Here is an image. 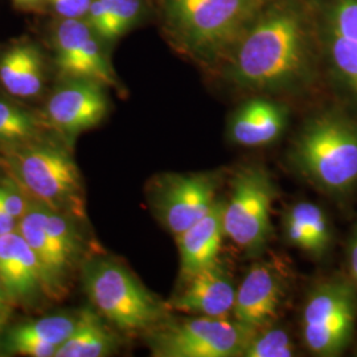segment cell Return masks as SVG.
I'll return each mask as SVG.
<instances>
[{
	"label": "cell",
	"mask_w": 357,
	"mask_h": 357,
	"mask_svg": "<svg viewBox=\"0 0 357 357\" xmlns=\"http://www.w3.org/2000/svg\"><path fill=\"white\" fill-rule=\"evenodd\" d=\"M230 53L231 77L240 85L258 90L291 86L310 69L307 19L287 3L264 8Z\"/></svg>",
	"instance_id": "1"
},
{
	"label": "cell",
	"mask_w": 357,
	"mask_h": 357,
	"mask_svg": "<svg viewBox=\"0 0 357 357\" xmlns=\"http://www.w3.org/2000/svg\"><path fill=\"white\" fill-rule=\"evenodd\" d=\"M264 8L265 0H166L181 47L206 60L230 53Z\"/></svg>",
	"instance_id": "2"
},
{
	"label": "cell",
	"mask_w": 357,
	"mask_h": 357,
	"mask_svg": "<svg viewBox=\"0 0 357 357\" xmlns=\"http://www.w3.org/2000/svg\"><path fill=\"white\" fill-rule=\"evenodd\" d=\"M3 167L38 204L72 216H85V195L75 160L48 144L23 143L3 153Z\"/></svg>",
	"instance_id": "3"
},
{
	"label": "cell",
	"mask_w": 357,
	"mask_h": 357,
	"mask_svg": "<svg viewBox=\"0 0 357 357\" xmlns=\"http://www.w3.org/2000/svg\"><path fill=\"white\" fill-rule=\"evenodd\" d=\"M293 162L321 190L349 191L357 183L356 123L332 113L314 118L296 139Z\"/></svg>",
	"instance_id": "4"
},
{
	"label": "cell",
	"mask_w": 357,
	"mask_h": 357,
	"mask_svg": "<svg viewBox=\"0 0 357 357\" xmlns=\"http://www.w3.org/2000/svg\"><path fill=\"white\" fill-rule=\"evenodd\" d=\"M91 303L123 331H141L163 318L165 308L128 268L113 261H97L85 274Z\"/></svg>",
	"instance_id": "5"
},
{
	"label": "cell",
	"mask_w": 357,
	"mask_h": 357,
	"mask_svg": "<svg viewBox=\"0 0 357 357\" xmlns=\"http://www.w3.org/2000/svg\"><path fill=\"white\" fill-rule=\"evenodd\" d=\"M356 318L355 286L342 280L320 283L303 308L305 344L317 356L342 355L354 335Z\"/></svg>",
	"instance_id": "6"
},
{
	"label": "cell",
	"mask_w": 357,
	"mask_h": 357,
	"mask_svg": "<svg viewBox=\"0 0 357 357\" xmlns=\"http://www.w3.org/2000/svg\"><path fill=\"white\" fill-rule=\"evenodd\" d=\"M274 196L273 181L259 167H246L233 180L229 200L224 204V233L248 255H257L268 245Z\"/></svg>",
	"instance_id": "7"
},
{
	"label": "cell",
	"mask_w": 357,
	"mask_h": 357,
	"mask_svg": "<svg viewBox=\"0 0 357 357\" xmlns=\"http://www.w3.org/2000/svg\"><path fill=\"white\" fill-rule=\"evenodd\" d=\"M255 332L237 320L199 317L158 332L151 349L158 357L243 356Z\"/></svg>",
	"instance_id": "8"
},
{
	"label": "cell",
	"mask_w": 357,
	"mask_h": 357,
	"mask_svg": "<svg viewBox=\"0 0 357 357\" xmlns=\"http://www.w3.org/2000/svg\"><path fill=\"white\" fill-rule=\"evenodd\" d=\"M216 183L208 175H187L168 178L159 199V215L165 225L178 237L212 209Z\"/></svg>",
	"instance_id": "9"
},
{
	"label": "cell",
	"mask_w": 357,
	"mask_h": 357,
	"mask_svg": "<svg viewBox=\"0 0 357 357\" xmlns=\"http://www.w3.org/2000/svg\"><path fill=\"white\" fill-rule=\"evenodd\" d=\"M102 86L91 79L77 78L57 90L47 105L50 122L69 137L97 126L107 113Z\"/></svg>",
	"instance_id": "10"
},
{
	"label": "cell",
	"mask_w": 357,
	"mask_h": 357,
	"mask_svg": "<svg viewBox=\"0 0 357 357\" xmlns=\"http://www.w3.org/2000/svg\"><path fill=\"white\" fill-rule=\"evenodd\" d=\"M283 296L284 281L277 268L255 265L237 287L233 317L255 331L265 328L277 317Z\"/></svg>",
	"instance_id": "11"
},
{
	"label": "cell",
	"mask_w": 357,
	"mask_h": 357,
	"mask_svg": "<svg viewBox=\"0 0 357 357\" xmlns=\"http://www.w3.org/2000/svg\"><path fill=\"white\" fill-rule=\"evenodd\" d=\"M183 283L184 287L171 302L174 310L217 319L229 318L237 289L218 261L183 280Z\"/></svg>",
	"instance_id": "12"
},
{
	"label": "cell",
	"mask_w": 357,
	"mask_h": 357,
	"mask_svg": "<svg viewBox=\"0 0 357 357\" xmlns=\"http://www.w3.org/2000/svg\"><path fill=\"white\" fill-rule=\"evenodd\" d=\"M0 281L8 301L29 302L38 294L50 295L38 257L19 230L0 236Z\"/></svg>",
	"instance_id": "13"
},
{
	"label": "cell",
	"mask_w": 357,
	"mask_h": 357,
	"mask_svg": "<svg viewBox=\"0 0 357 357\" xmlns=\"http://www.w3.org/2000/svg\"><path fill=\"white\" fill-rule=\"evenodd\" d=\"M224 204L216 202L202 220L176 237L180 253L181 281L218 259L224 233Z\"/></svg>",
	"instance_id": "14"
},
{
	"label": "cell",
	"mask_w": 357,
	"mask_h": 357,
	"mask_svg": "<svg viewBox=\"0 0 357 357\" xmlns=\"http://www.w3.org/2000/svg\"><path fill=\"white\" fill-rule=\"evenodd\" d=\"M19 233L31 246L44 270L50 296H59L64 290V281L75 264V258L54 241L44 224V206H31L20 220Z\"/></svg>",
	"instance_id": "15"
},
{
	"label": "cell",
	"mask_w": 357,
	"mask_h": 357,
	"mask_svg": "<svg viewBox=\"0 0 357 357\" xmlns=\"http://www.w3.org/2000/svg\"><path fill=\"white\" fill-rule=\"evenodd\" d=\"M287 121L286 109L266 100H252L234 114L230 125L231 139L243 146H264L275 141Z\"/></svg>",
	"instance_id": "16"
},
{
	"label": "cell",
	"mask_w": 357,
	"mask_h": 357,
	"mask_svg": "<svg viewBox=\"0 0 357 357\" xmlns=\"http://www.w3.org/2000/svg\"><path fill=\"white\" fill-rule=\"evenodd\" d=\"M284 230L294 246L314 255H323L331 241L327 218L312 203L294 205L286 216Z\"/></svg>",
	"instance_id": "17"
},
{
	"label": "cell",
	"mask_w": 357,
	"mask_h": 357,
	"mask_svg": "<svg viewBox=\"0 0 357 357\" xmlns=\"http://www.w3.org/2000/svg\"><path fill=\"white\" fill-rule=\"evenodd\" d=\"M115 339L91 311H82L73 333L57 348L56 357H101L114 349Z\"/></svg>",
	"instance_id": "18"
},
{
	"label": "cell",
	"mask_w": 357,
	"mask_h": 357,
	"mask_svg": "<svg viewBox=\"0 0 357 357\" xmlns=\"http://www.w3.org/2000/svg\"><path fill=\"white\" fill-rule=\"evenodd\" d=\"M76 321L66 315H53L19 324L8 332L7 344L13 352L28 344H50L59 348L75 331Z\"/></svg>",
	"instance_id": "19"
},
{
	"label": "cell",
	"mask_w": 357,
	"mask_h": 357,
	"mask_svg": "<svg viewBox=\"0 0 357 357\" xmlns=\"http://www.w3.org/2000/svg\"><path fill=\"white\" fill-rule=\"evenodd\" d=\"M89 38V26L78 19H66L59 26L56 31V53L61 75H70L84 44Z\"/></svg>",
	"instance_id": "20"
},
{
	"label": "cell",
	"mask_w": 357,
	"mask_h": 357,
	"mask_svg": "<svg viewBox=\"0 0 357 357\" xmlns=\"http://www.w3.org/2000/svg\"><path fill=\"white\" fill-rule=\"evenodd\" d=\"M324 44L333 69L357 94V41L344 38L323 26Z\"/></svg>",
	"instance_id": "21"
},
{
	"label": "cell",
	"mask_w": 357,
	"mask_h": 357,
	"mask_svg": "<svg viewBox=\"0 0 357 357\" xmlns=\"http://www.w3.org/2000/svg\"><path fill=\"white\" fill-rule=\"evenodd\" d=\"M36 118L11 103L0 101V142L7 146L28 143L36 137Z\"/></svg>",
	"instance_id": "22"
},
{
	"label": "cell",
	"mask_w": 357,
	"mask_h": 357,
	"mask_svg": "<svg viewBox=\"0 0 357 357\" xmlns=\"http://www.w3.org/2000/svg\"><path fill=\"white\" fill-rule=\"evenodd\" d=\"M293 342L289 333L282 328L265 327L257 330L245 348V357H291L294 356Z\"/></svg>",
	"instance_id": "23"
},
{
	"label": "cell",
	"mask_w": 357,
	"mask_h": 357,
	"mask_svg": "<svg viewBox=\"0 0 357 357\" xmlns=\"http://www.w3.org/2000/svg\"><path fill=\"white\" fill-rule=\"evenodd\" d=\"M323 22L324 28L357 41V0H330Z\"/></svg>",
	"instance_id": "24"
},
{
	"label": "cell",
	"mask_w": 357,
	"mask_h": 357,
	"mask_svg": "<svg viewBox=\"0 0 357 357\" xmlns=\"http://www.w3.org/2000/svg\"><path fill=\"white\" fill-rule=\"evenodd\" d=\"M36 51L29 45H19L6 52L0 59V81L3 86L13 96H17L26 65Z\"/></svg>",
	"instance_id": "25"
},
{
	"label": "cell",
	"mask_w": 357,
	"mask_h": 357,
	"mask_svg": "<svg viewBox=\"0 0 357 357\" xmlns=\"http://www.w3.org/2000/svg\"><path fill=\"white\" fill-rule=\"evenodd\" d=\"M112 26L110 38H118L126 32L141 13V0H110Z\"/></svg>",
	"instance_id": "26"
},
{
	"label": "cell",
	"mask_w": 357,
	"mask_h": 357,
	"mask_svg": "<svg viewBox=\"0 0 357 357\" xmlns=\"http://www.w3.org/2000/svg\"><path fill=\"white\" fill-rule=\"evenodd\" d=\"M89 23L93 29L102 38H110L112 26V1L110 0H91Z\"/></svg>",
	"instance_id": "27"
},
{
	"label": "cell",
	"mask_w": 357,
	"mask_h": 357,
	"mask_svg": "<svg viewBox=\"0 0 357 357\" xmlns=\"http://www.w3.org/2000/svg\"><path fill=\"white\" fill-rule=\"evenodd\" d=\"M0 206L16 220H22L29 211L26 196L19 187H0Z\"/></svg>",
	"instance_id": "28"
},
{
	"label": "cell",
	"mask_w": 357,
	"mask_h": 357,
	"mask_svg": "<svg viewBox=\"0 0 357 357\" xmlns=\"http://www.w3.org/2000/svg\"><path fill=\"white\" fill-rule=\"evenodd\" d=\"M54 10L66 19H78L89 11L91 0H51Z\"/></svg>",
	"instance_id": "29"
},
{
	"label": "cell",
	"mask_w": 357,
	"mask_h": 357,
	"mask_svg": "<svg viewBox=\"0 0 357 357\" xmlns=\"http://www.w3.org/2000/svg\"><path fill=\"white\" fill-rule=\"evenodd\" d=\"M348 259H349V271L352 275V281L355 283V287H357V224L349 243Z\"/></svg>",
	"instance_id": "30"
},
{
	"label": "cell",
	"mask_w": 357,
	"mask_h": 357,
	"mask_svg": "<svg viewBox=\"0 0 357 357\" xmlns=\"http://www.w3.org/2000/svg\"><path fill=\"white\" fill-rule=\"evenodd\" d=\"M16 218L11 216L8 212H6L1 206H0V236H4L7 233H11L13 230H16Z\"/></svg>",
	"instance_id": "31"
},
{
	"label": "cell",
	"mask_w": 357,
	"mask_h": 357,
	"mask_svg": "<svg viewBox=\"0 0 357 357\" xmlns=\"http://www.w3.org/2000/svg\"><path fill=\"white\" fill-rule=\"evenodd\" d=\"M8 302H10V301H8V296H7V294H6L3 283L0 281V312L4 311V308H6Z\"/></svg>",
	"instance_id": "32"
},
{
	"label": "cell",
	"mask_w": 357,
	"mask_h": 357,
	"mask_svg": "<svg viewBox=\"0 0 357 357\" xmlns=\"http://www.w3.org/2000/svg\"><path fill=\"white\" fill-rule=\"evenodd\" d=\"M15 3H17V4H31V3H35V1H38V0H13Z\"/></svg>",
	"instance_id": "33"
},
{
	"label": "cell",
	"mask_w": 357,
	"mask_h": 357,
	"mask_svg": "<svg viewBox=\"0 0 357 357\" xmlns=\"http://www.w3.org/2000/svg\"><path fill=\"white\" fill-rule=\"evenodd\" d=\"M3 324H4V318L1 317V312H0V332H1V328H3Z\"/></svg>",
	"instance_id": "34"
}]
</instances>
